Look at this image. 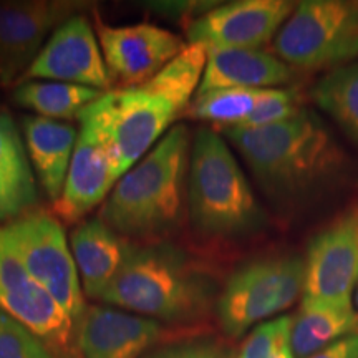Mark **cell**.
<instances>
[{
  "label": "cell",
  "instance_id": "1",
  "mask_svg": "<svg viewBox=\"0 0 358 358\" xmlns=\"http://www.w3.org/2000/svg\"><path fill=\"white\" fill-rule=\"evenodd\" d=\"M267 196L302 203L342 181L348 158L315 113L301 110L261 128H221Z\"/></svg>",
  "mask_w": 358,
  "mask_h": 358
},
{
  "label": "cell",
  "instance_id": "2",
  "mask_svg": "<svg viewBox=\"0 0 358 358\" xmlns=\"http://www.w3.org/2000/svg\"><path fill=\"white\" fill-rule=\"evenodd\" d=\"M189 158V131L176 124L120 178L100 211L101 221L124 241L164 243L185 221Z\"/></svg>",
  "mask_w": 358,
  "mask_h": 358
},
{
  "label": "cell",
  "instance_id": "3",
  "mask_svg": "<svg viewBox=\"0 0 358 358\" xmlns=\"http://www.w3.org/2000/svg\"><path fill=\"white\" fill-rule=\"evenodd\" d=\"M213 297L209 272L164 241L131 245L101 301L158 322H189L204 315Z\"/></svg>",
  "mask_w": 358,
  "mask_h": 358
},
{
  "label": "cell",
  "instance_id": "4",
  "mask_svg": "<svg viewBox=\"0 0 358 358\" xmlns=\"http://www.w3.org/2000/svg\"><path fill=\"white\" fill-rule=\"evenodd\" d=\"M187 216L206 241H237L266 226V214L227 143L201 128L191 145Z\"/></svg>",
  "mask_w": 358,
  "mask_h": 358
},
{
  "label": "cell",
  "instance_id": "5",
  "mask_svg": "<svg viewBox=\"0 0 358 358\" xmlns=\"http://www.w3.org/2000/svg\"><path fill=\"white\" fill-rule=\"evenodd\" d=\"M181 115L145 87L113 88L87 106L78 122L100 141L120 178L140 163Z\"/></svg>",
  "mask_w": 358,
  "mask_h": 358
},
{
  "label": "cell",
  "instance_id": "6",
  "mask_svg": "<svg viewBox=\"0 0 358 358\" xmlns=\"http://www.w3.org/2000/svg\"><path fill=\"white\" fill-rule=\"evenodd\" d=\"M274 50L289 66L335 70L358 60V2L306 0L275 35Z\"/></svg>",
  "mask_w": 358,
  "mask_h": 358
},
{
  "label": "cell",
  "instance_id": "7",
  "mask_svg": "<svg viewBox=\"0 0 358 358\" xmlns=\"http://www.w3.org/2000/svg\"><path fill=\"white\" fill-rule=\"evenodd\" d=\"M306 259L295 254L250 261L227 279L217 299L222 330L239 338L268 317L287 310L303 295Z\"/></svg>",
  "mask_w": 358,
  "mask_h": 358
},
{
  "label": "cell",
  "instance_id": "8",
  "mask_svg": "<svg viewBox=\"0 0 358 358\" xmlns=\"http://www.w3.org/2000/svg\"><path fill=\"white\" fill-rule=\"evenodd\" d=\"M0 234L77 329L87 306L77 264L60 221L45 211H30L0 227Z\"/></svg>",
  "mask_w": 358,
  "mask_h": 358
},
{
  "label": "cell",
  "instance_id": "9",
  "mask_svg": "<svg viewBox=\"0 0 358 358\" xmlns=\"http://www.w3.org/2000/svg\"><path fill=\"white\" fill-rule=\"evenodd\" d=\"M302 302L352 303L358 282V199L308 243Z\"/></svg>",
  "mask_w": 358,
  "mask_h": 358
},
{
  "label": "cell",
  "instance_id": "10",
  "mask_svg": "<svg viewBox=\"0 0 358 358\" xmlns=\"http://www.w3.org/2000/svg\"><path fill=\"white\" fill-rule=\"evenodd\" d=\"M106 70L115 88H138L163 70L185 50V42L176 34L155 24L111 27L95 22Z\"/></svg>",
  "mask_w": 358,
  "mask_h": 358
},
{
  "label": "cell",
  "instance_id": "11",
  "mask_svg": "<svg viewBox=\"0 0 358 358\" xmlns=\"http://www.w3.org/2000/svg\"><path fill=\"white\" fill-rule=\"evenodd\" d=\"M32 80L110 92L111 78L100 42L92 24L83 15H71L53 30L17 85Z\"/></svg>",
  "mask_w": 358,
  "mask_h": 358
},
{
  "label": "cell",
  "instance_id": "12",
  "mask_svg": "<svg viewBox=\"0 0 358 358\" xmlns=\"http://www.w3.org/2000/svg\"><path fill=\"white\" fill-rule=\"evenodd\" d=\"M294 3L287 0H239L209 8L187 25L189 43L206 50L252 48L261 50L279 34L292 15Z\"/></svg>",
  "mask_w": 358,
  "mask_h": 358
},
{
  "label": "cell",
  "instance_id": "13",
  "mask_svg": "<svg viewBox=\"0 0 358 358\" xmlns=\"http://www.w3.org/2000/svg\"><path fill=\"white\" fill-rule=\"evenodd\" d=\"M0 310L24 325L45 345L58 350L70 347L73 322L55 299L29 274L17 254L0 234Z\"/></svg>",
  "mask_w": 358,
  "mask_h": 358
},
{
  "label": "cell",
  "instance_id": "14",
  "mask_svg": "<svg viewBox=\"0 0 358 358\" xmlns=\"http://www.w3.org/2000/svg\"><path fill=\"white\" fill-rule=\"evenodd\" d=\"M77 2L2 0L0 2V85H17L42 50L48 32L75 15Z\"/></svg>",
  "mask_w": 358,
  "mask_h": 358
},
{
  "label": "cell",
  "instance_id": "15",
  "mask_svg": "<svg viewBox=\"0 0 358 358\" xmlns=\"http://www.w3.org/2000/svg\"><path fill=\"white\" fill-rule=\"evenodd\" d=\"M163 335L158 320L92 306L77 327V345L82 358H140Z\"/></svg>",
  "mask_w": 358,
  "mask_h": 358
},
{
  "label": "cell",
  "instance_id": "16",
  "mask_svg": "<svg viewBox=\"0 0 358 358\" xmlns=\"http://www.w3.org/2000/svg\"><path fill=\"white\" fill-rule=\"evenodd\" d=\"M118 181L120 174L105 148L87 128H80L64 191L53 204L57 216L69 224L78 222L108 198Z\"/></svg>",
  "mask_w": 358,
  "mask_h": 358
},
{
  "label": "cell",
  "instance_id": "17",
  "mask_svg": "<svg viewBox=\"0 0 358 358\" xmlns=\"http://www.w3.org/2000/svg\"><path fill=\"white\" fill-rule=\"evenodd\" d=\"M292 69L279 57L252 48H222L208 52L198 95L226 88L268 90L292 80Z\"/></svg>",
  "mask_w": 358,
  "mask_h": 358
},
{
  "label": "cell",
  "instance_id": "18",
  "mask_svg": "<svg viewBox=\"0 0 358 358\" xmlns=\"http://www.w3.org/2000/svg\"><path fill=\"white\" fill-rule=\"evenodd\" d=\"M131 244L110 229L100 217L80 222L70 236L83 294L101 299L122 268Z\"/></svg>",
  "mask_w": 358,
  "mask_h": 358
},
{
  "label": "cell",
  "instance_id": "19",
  "mask_svg": "<svg viewBox=\"0 0 358 358\" xmlns=\"http://www.w3.org/2000/svg\"><path fill=\"white\" fill-rule=\"evenodd\" d=\"M22 131L27 156L45 194L55 204L64 191L71 156L77 146V128L43 116L25 115L22 118Z\"/></svg>",
  "mask_w": 358,
  "mask_h": 358
},
{
  "label": "cell",
  "instance_id": "20",
  "mask_svg": "<svg viewBox=\"0 0 358 358\" xmlns=\"http://www.w3.org/2000/svg\"><path fill=\"white\" fill-rule=\"evenodd\" d=\"M358 334V312L352 303L302 302L292 317L290 343L295 358H308Z\"/></svg>",
  "mask_w": 358,
  "mask_h": 358
},
{
  "label": "cell",
  "instance_id": "21",
  "mask_svg": "<svg viewBox=\"0 0 358 358\" xmlns=\"http://www.w3.org/2000/svg\"><path fill=\"white\" fill-rule=\"evenodd\" d=\"M103 93L105 92L80 85L32 80L15 85L12 98L15 105L37 116L65 122L78 120L82 111L95 103Z\"/></svg>",
  "mask_w": 358,
  "mask_h": 358
},
{
  "label": "cell",
  "instance_id": "22",
  "mask_svg": "<svg viewBox=\"0 0 358 358\" xmlns=\"http://www.w3.org/2000/svg\"><path fill=\"white\" fill-rule=\"evenodd\" d=\"M312 100L358 146V62L330 70L313 85Z\"/></svg>",
  "mask_w": 358,
  "mask_h": 358
},
{
  "label": "cell",
  "instance_id": "23",
  "mask_svg": "<svg viewBox=\"0 0 358 358\" xmlns=\"http://www.w3.org/2000/svg\"><path fill=\"white\" fill-rule=\"evenodd\" d=\"M206 65H208V50L201 45L189 43L141 87L166 98L176 106L179 113H182L191 105L196 90H199Z\"/></svg>",
  "mask_w": 358,
  "mask_h": 358
},
{
  "label": "cell",
  "instance_id": "24",
  "mask_svg": "<svg viewBox=\"0 0 358 358\" xmlns=\"http://www.w3.org/2000/svg\"><path fill=\"white\" fill-rule=\"evenodd\" d=\"M262 92L264 90L226 88L201 93L187 106L186 115L221 128L239 127L256 108Z\"/></svg>",
  "mask_w": 358,
  "mask_h": 358
},
{
  "label": "cell",
  "instance_id": "25",
  "mask_svg": "<svg viewBox=\"0 0 358 358\" xmlns=\"http://www.w3.org/2000/svg\"><path fill=\"white\" fill-rule=\"evenodd\" d=\"M0 181L37 199L35 178L24 140L7 111H0Z\"/></svg>",
  "mask_w": 358,
  "mask_h": 358
},
{
  "label": "cell",
  "instance_id": "26",
  "mask_svg": "<svg viewBox=\"0 0 358 358\" xmlns=\"http://www.w3.org/2000/svg\"><path fill=\"white\" fill-rule=\"evenodd\" d=\"M292 317H277L257 325L239 348L236 358H295L290 343Z\"/></svg>",
  "mask_w": 358,
  "mask_h": 358
},
{
  "label": "cell",
  "instance_id": "27",
  "mask_svg": "<svg viewBox=\"0 0 358 358\" xmlns=\"http://www.w3.org/2000/svg\"><path fill=\"white\" fill-rule=\"evenodd\" d=\"M301 96L292 88L264 90L259 103L239 127L232 128H261L282 123L301 111Z\"/></svg>",
  "mask_w": 358,
  "mask_h": 358
},
{
  "label": "cell",
  "instance_id": "28",
  "mask_svg": "<svg viewBox=\"0 0 358 358\" xmlns=\"http://www.w3.org/2000/svg\"><path fill=\"white\" fill-rule=\"evenodd\" d=\"M0 358H55L24 325L0 310Z\"/></svg>",
  "mask_w": 358,
  "mask_h": 358
},
{
  "label": "cell",
  "instance_id": "29",
  "mask_svg": "<svg viewBox=\"0 0 358 358\" xmlns=\"http://www.w3.org/2000/svg\"><path fill=\"white\" fill-rule=\"evenodd\" d=\"M146 358H231V353L213 340H192L166 347Z\"/></svg>",
  "mask_w": 358,
  "mask_h": 358
},
{
  "label": "cell",
  "instance_id": "30",
  "mask_svg": "<svg viewBox=\"0 0 358 358\" xmlns=\"http://www.w3.org/2000/svg\"><path fill=\"white\" fill-rule=\"evenodd\" d=\"M35 204H37V199L0 181V221L10 222L13 219L24 216L32 211Z\"/></svg>",
  "mask_w": 358,
  "mask_h": 358
},
{
  "label": "cell",
  "instance_id": "31",
  "mask_svg": "<svg viewBox=\"0 0 358 358\" xmlns=\"http://www.w3.org/2000/svg\"><path fill=\"white\" fill-rule=\"evenodd\" d=\"M308 358H358V334L340 340Z\"/></svg>",
  "mask_w": 358,
  "mask_h": 358
},
{
  "label": "cell",
  "instance_id": "32",
  "mask_svg": "<svg viewBox=\"0 0 358 358\" xmlns=\"http://www.w3.org/2000/svg\"><path fill=\"white\" fill-rule=\"evenodd\" d=\"M355 307H357V312H358V282H357V287H355Z\"/></svg>",
  "mask_w": 358,
  "mask_h": 358
}]
</instances>
